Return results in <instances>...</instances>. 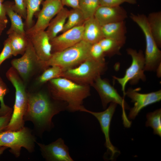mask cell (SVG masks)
<instances>
[{
  "instance_id": "obj_30",
  "label": "cell",
  "mask_w": 161,
  "mask_h": 161,
  "mask_svg": "<svg viewBox=\"0 0 161 161\" xmlns=\"http://www.w3.org/2000/svg\"><path fill=\"white\" fill-rule=\"evenodd\" d=\"M8 92L5 84L0 77V116H3L12 112V109L6 105L4 101V97Z\"/></svg>"
},
{
  "instance_id": "obj_32",
  "label": "cell",
  "mask_w": 161,
  "mask_h": 161,
  "mask_svg": "<svg viewBox=\"0 0 161 161\" xmlns=\"http://www.w3.org/2000/svg\"><path fill=\"white\" fill-rule=\"evenodd\" d=\"M12 55L10 39L8 37L4 42V47L0 53V66L5 60L10 58Z\"/></svg>"
},
{
  "instance_id": "obj_18",
  "label": "cell",
  "mask_w": 161,
  "mask_h": 161,
  "mask_svg": "<svg viewBox=\"0 0 161 161\" xmlns=\"http://www.w3.org/2000/svg\"><path fill=\"white\" fill-rule=\"evenodd\" d=\"M83 40L90 44L98 42L104 38L102 26L94 17L86 20L83 24Z\"/></svg>"
},
{
  "instance_id": "obj_34",
  "label": "cell",
  "mask_w": 161,
  "mask_h": 161,
  "mask_svg": "<svg viewBox=\"0 0 161 161\" xmlns=\"http://www.w3.org/2000/svg\"><path fill=\"white\" fill-rule=\"evenodd\" d=\"M100 6L114 7L120 6L124 3L134 4L137 0H99Z\"/></svg>"
},
{
  "instance_id": "obj_28",
  "label": "cell",
  "mask_w": 161,
  "mask_h": 161,
  "mask_svg": "<svg viewBox=\"0 0 161 161\" xmlns=\"http://www.w3.org/2000/svg\"><path fill=\"white\" fill-rule=\"evenodd\" d=\"M100 6L99 0H79V8L82 12L85 20L94 17Z\"/></svg>"
},
{
  "instance_id": "obj_9",
  "label": "cell",
  "mask_w": 161,
  "mask_h": 161,
  "mask_svg": "<svg viewBox=\"0 0 161 161\" xmlns=\"http://www.w3.org/2000/svg\"><path fill=\"white\" fill-rule=\"evenodd\" d=\"M128 55L132 59L130 66L126 70L125 74L122 78L112 76L114 79L116 80L121 86V89L124 96H125V88L128 83L131 85L137 84L140 80L145 81L146 80V76L144 74L145 58L143 51L131 48L126 49Z\"/></svg>"
},
{
  "instance_id": "obj_14",
  "label": "cell",
  "mask_w": 161,
  "mask_h": 161,
  "mask_svg": "<svg viewBox=\"0 0 161 161\" xmlns=\"http://www.w3.org/2000/svg\"><path fill=\"white\" fill-rule=\"evenodd\" d=\"M41 155L47 161H73L70 155L69 149L61 138L48 145L36 142Z\"/></svg>"
},
{
  "instance_id": "obj_17",
  "label": "cell",
  "mask_w": 161,
  "mask_h": 161,
  "mask_svg": "<svg viewBox=\"0 0 161 161\" xmlns=\"http://www.w3.org/2000/svg\"><path fill=\"white\" fill-rule=\"evenodd\" d=\"M28 38L39 60L43 63L49 60L52 55V45L46 31H40Z\"/></svg>"
},
{
  "instance_id": "obj_6",
  "label": "cell",
  "mask_w": 161,
  "mask_h": 161,
  "mask_svg": "<svg viewBox=\"0 0 161 161\" xmlns=\"http://www.w3.org/2000/svg\"><path fill=\"white\" fill-rule=\"evenodd\" d=\"M130 18L139 26L145 35L146 44L145 71H156L161 64V51L151 33L147 16L144 14L131 13Z\"/></svg>"
},
{
  "instance_id": "obj_16",
  "label": "cell",
  "mask_w": 161,
  "mask_h": 161,
  "mask_svg": "<svg viewBox=\"0 0 161 161\" xmlns=\"http://www.w3.org/2000/svg\"><path fill=\"white\" fill-rule=\"evenodd\" d=\"M94 17L102 26L108 24L125 21L128 15L126 10L120 6H100L96 11Z\"/></svg>"
},
{
  "instance_id": "obj_31",
  "label": "cell",
  "mask_w": 161,
  "mask_h": 161,
  "mask_svg": "<svg viewBox=\"0 0 161 161\" xmlns=\"http://www.w3.org/2000/svg\"><path fill=\"white\" fill-rule=\"evenodd\" d=\"M90 56L99 61H105V56L99 42L91 45L90 50Z\"/></svg>"
},
{
  "instance_id": "obj_8",
  "label": "cell",
  "mask_w": 161,
  "mask_h": 161,
  "mask_svg": "<svg viewBox=\"0 0 161 161\" xmlns=\"http://www.w3.org/2000/svg\"><path fill=\"white\" fill-rule=\"evenodd\" d=\"M98 93L100 98L103 108L105 109L108 104L114 103L120 105L122 109V117L124 126L129 128L131 123L127 117L125 110L130 109L129 105L121 97L109 81L106 78L103 79L101 76L98 77L91 85Z\"/></svg>"
},
{
  "instance_id": "obj_29",
  "label": "cell",
  "mask_w": 161,
  "mask_h": 161,
  "mask_svg": "<svg viewBox=\"0 0 161 161\" xmlns=\"http://www.w3.org/2000/svg\"><path fill=\"white\" fill-rule=\"evenodd\" d=\"M63 72L60 67L56 65L52 66L44 70L38 77V82L40 84H43L53 79L61 77Z\"/></svg>"
},
{
  "instance_id": "obj_2",
  "label": "cell",
  "mask_w": 161,
  "mask_h": 161,
  "mask_svg": "<svg viewBox=\"0 0 161 161\" xmlns=\"http://www.w3.org/2000/svg\"><path fill=\"white\" fill-rule=\"evenodd\" d=\"M49 93L55 99L66 103V110L79 111L83 100L90 95V86L80 84L68 79L59 77L49 80Z\"/></svg>"
},
{
  "instance_id": "obj_5",
  "label": "cell",
  "mask_w": 161,
  "mask_h": 161,
  "mask_svg": "<svg viewBox=\"0 0 161 161\" xmlns=\"http://www.w3.org/2000/svg\"><path fill=\"white\" fill-rule=\"evenodd\" d=\"M106 69V61H98L89 56L78 66L64 71L61 77L80 84L90 86Z\"/></svg>"
},
{
  "instance_id": "obj_26",
  "label": "cell",
  "mask_w": 161,
  "mask_h": 161,
  "mask_svg": "<svg viewBox=\"0 0 161 161\" xmlns=\"http://www.w3.org/2000/svg\"><path fill=\"white\" fill-rule=\"evenodd\" d=\"M146 127H150L154 134L161 137V109H159L148 113L146 115Z\"/></svg>"
},
{
  "instance_id": "obj_1",
  "label": "cell",
  "mask_w": 161,
  "mask_h": 161,
  "mask_svg": "<svg viewBox=\"0 0 161 161\" xmlns=\"http://www.w3.org/2000/svg\"><path fill=\"white\" fill-rule=\"evenodd\" d=\"M28 107L24 119L31 122L34 131L39 137L45 131L54 127L52 117L60 112L66 110L67 104L55 99L47 93L40 91L27 92Z\"/></svg>"
},
{
  "instance_id": "obj_7",
  "label": "cell",
  "mask_w": 161,
  "mask_h": 161,
  "mask_svg": "<svg viewBox=\"0 0 161 161\" xmlns=\"http://www.w3.org/2000/svg\"><path fill=\"white\" fill-rule=\"evenodd\" d=\"M36 140L31 129L24 127L16 131H3L0 132V146L10 148V151L16 157L20 155L21 148L23 147L29 152L35 150Z\"/></svg>"
},
{
  "instance_id": "obj_21",
  "label": "cell",
  "mask_w": 161,
  "mask_h": 161,
  "mask_svg": "<svg viewBox=\"0 0 161 161\" xmlns=\"http://www.w3.org/2000/svg\"><path fill=\"white\" fill-rule=\"evenodd\" d=\"M69 10L63 7L51 20L46 30L50 40L62 32L67 19Z\"/></svg>"
},
{
  "instance_id": "obj_22",
  "label": "cell",
  "mask_w": 161,
  "mask_h": 161,
  "mask_svg": "<svg viewBox=\"0 0 161 161\" xmlns=\"http://www.w3.org/2000/svg\"><path fill=\"white\" fill-rule=\"evenodd\" d=\"M147 18L151 33L160 48L161 47V12L150 13Z\"/></svg>"
},
{
  "instance_id": "obj_13",
  "label": "cell",
  "mask_w": 161,
  "mask_h": 161,
  "mask_svg": "<svg viewBox=\"0 0 161 161\" xmlns=\"http://www.w3.org/2000/svg\"><path fill=\"white\" fill-rule=\"evenodd\" d=\"M140 90V88L135 89L130 88L125 92V95L134 103V106L129 109L128 116L129 120L134 119L142 109L161 100V90L147 93L139 92Z\"/></svg>"
},
{
  "instance_id": "obj_23",
  "label": "cell",
  "mask_w": 161,
  "mask_h": 161,
  "mask_svg": "<svg viewBox=\"0 0 161 161\" xmlns=\"http://www.w3.org/2000/svg\"><path fill=\"white\" fill-rule=\"evenodd\" d=\"M13 55H23L27 47L29 38L26 35L13 33L8 35Z\"/></svg>"
},
{
  "instance_id": "obj_39",
  "label": "cell",
  "mask_w": 161,
  "mask_h": 161,
  "mask_svg": "<svg viewBox=\"0 0 161 161\" xmlns=\"http://www.w3.org/2000/svg\"><path fill=\"white\" fill-rule=\"evenodd\" d=\"M156 71L157 72V75L158 77H161V64L157 68Z\"/></svg>"
},
{
  "instance_id": "obj_37",
  "label": "cell",
  "mask_w": 161,
  "mask_h": 161,
  "mask_svg": "<svg viewBox=\"0 0 161 161\" xmlns=\"http://www.w3.org/2000/svg\"><path fill=\"white\" fill-rule=\"evenodd\" d=\"M2 2L1 0H0V22L7 24L8 20L4 5Z\"/></svg>"
},
{
  "instance_id": "obj_33",
  "label": "cell",
  "mask_w": 161,
  "mask_h": 161,
  "mask_svg": "<svg viewBox=\"0 0 161 161\" xmlns=\"http://www.w3.org/2000/svg\"><path fill=\"white\" fill-rule=\"evenodd\" d=\"M13 8L15 12L25 20L27 18V10L24 0H14Z\"/></svg>"
},
{
  "instance_id": "obj_35",
  "label": "cell",
  "mask_w": 161,
  "mask_h": 161,
  "mask_svg": "<svg viewBox=\"0 0 161 161\" xmlns=\"http://www.w3.org/2000/svg\"><path fill=\"white\" fill-rule=\"evenodd\" d=\"M12 112L5 115L0 116V132L3 131L8 124L11 117Z\"/></svg>"
},
{
  "instance_id": "obj_24",
  "label": "cell",
  "mask_w": 161,
  "mask_h": 161,
  "mask_svg": "<svg viewBox=\"0 0 161 161\" xmlns=\"http://www.w3.org/2000/svg\"><path fill=\"white\" fill-rule=\"evenodd\" d=\"M106 56L112 57L120 55V49L124 45L123 43L115 40L104 38L99 42Z\"/></svg>"
},
{
  "instance_id": "obj_36",
  "label": "cell",
  "mask_w": 161,
  "mask_h": 161,
  "mask_svg": "<svg viewBox=\"0 0 161 161\" xmlns=\"http://www.w3.org/2000/svg\"><path fill=\"white\" fill-rule=\"evenodd\" d=\"M64 6H66L72 9L79 8V0H61Z\"/></svg>"
},
{
  "instance_id": "obj_15",
  "label": "cell",
  "mask_w": 161,
  "mask_h": 161,
  "mask_svg": "<svg viewBox=\"0 0 161 161\" xmlns=\"http://www.w3.org/2000/svg\"><path fill=\"white\" fill-rule=\"evenodd\" d=\"M83 25L66 30L50 40L52 53L71 47L83 40Z\"/></svg>"
},
{
  "instance_id": "obj_27",
  "label": "cell",
  "mask_w": 161,
  "mask_h": 161,
  "mask_svg": "<svg viewBox=\"0 0 161 161\" xmlns=\"http://www.w3.org/2000/svg\"><path fill=\"white\" fill-rule=\"evenodd\" d=\"M43 0H24L27 10L25 24L27 30L33 25L34 14L40 11V4Z\"/></svg>"
},
{
  "instance_id": "obj_25",
  "label": "cell",
  "mask_w": 161,
  "mask_h": 161,
  "mask_svg": "<svg viewBox=\"0 0 161 161\" xmlns=\"http://www.w3.org/2000/svg\"><path fill=\"white\" fill-rule=\"evenodd\" d=\"M67 20L62 32L83 25L86 20L79 8L72 9L69 10Z\"/></svg>"
},
{
  "instance_id": "obj_3",
  "label": "cell",
  "mask_w": 161,
  "mask_h": 161,
  "mask_svg": "<svg viewBox=\"0 0 161 161\" xmlns=\"http://www.w3.org/2000/svg\"><path fill=\"white\" fill-rule=\"evenodd\" d=\"M6 76L15 89V99L11 118L3 131H16L24 127V118L28 107L27 92L23 80L13 67L7 71Z\"/></svg>"
},
{
  "instance_id": "obj_38",
  "label": "cell",
  "mask_w": 161,
  "mask_h": 161,
  "mask_svg": "<svg viewBox=\"0 0 161 161\" xmlns=\"http://www.w3.org/2000/svg\"><path fill=\"white\" fill-rule=\"evenodd\" d=\"M7 24L0 22V36L1 35L3 31L6 28Z\"/></svg>"
},
{
  "instance_id": "obj_19",
  "label": "cell",
  "mask_w": 161,
  "mask_h": 161,
  "mask_svg": "<svg viewBox=\"0 0 161 161\" xmlns=\"http://www.w3.org/2000/svg\"><path fill=\"white\" fill-rule=\"evenodd\" d=\"M102 29L104 38H110L125 44L127 30L125 21L104 25L102 26Z\"/></svg>"
},
{
  "instance_id": "obj_11",
  "label": "cell",
  "mask_w": 161,
  "mask_h": 161,
  "mask_svg": "<svg viewBox=\"0 0 161 161\" xmlns=\"http://www.w3.org/2000/svg\"><path fill=\"white\" fill-rule=\"evenodd\" d=\"M117 104L111 103L109 107L101 112H96L89 110L83 106L79 111L87 112L92 114L98 121L102 131L104 134L105 142V145L107 149L105 155H109V160H113L120 151L112 143L110 138L109 132L111 121L114 113Z\"/></svg>"
},
{
  "instance_id": "obj_10",
  "label": "cell",
  "mask_w": 161,
  "mask_h": 161,
  "mask_svg": "<svg viewBox=\"0 0 161 161\" xmlns=\"http://www.w3.org/2000/svg\"><path fill=\"white\" fill-rule=\"evenodd\" d=\"M42 62L37 56L29 39L27 49L20 58L12 60L11 63L23 80H27L38 68L43 69Z\"/></svg>"
},
{
  "instance_id": "obj_4",
  "label": "cell",
  "mask_w": 161,
  "mask_h": 161,
  "mask_svg": "<svg viewBox=\"0 0 161 161\" xmlns=\"http://www.w3.org/2000/svg\"><path fill=\"white\" fill-rule=\"evenodd\" d=\"M91 45L82 40L64 50L52 53L49 59L43 63V69L56 65L64 71L78 66L90 56Z\"/></svg>"
},
{
  "instance_id": "obj_40",
  "label": "cell",
  "mask_w": 161,
  "mask_h": 161,
  "mask_svg": "<svg viewBox=\"0 0 161 161\" xmlns=\"http://www.w3.org/2000/svg\"><path fill=\"white\" fill-rule=\"evenodd\" d=\"M7 148V147L4 146H0V156L3 153L4 151Z\"/></svg>"
},
{
  "instance_id": "obj_20",
  "label": "cell",
  "mask_w": 161,
  "mask_h": 161,
  "mask_svg": "<svg viewBox=\"0 0 161 161\" xmlns=\"http://www.w3.org/2000/svg\"><path fill=\"white\" fill-rule=\"evenodd\" d=\"M13 4L12 2L9 1L5 2L3 4L6 14L9 17L11 22L10 26L7 31V34L8 35L15 32L26 35L22 17L13 10Z\"/></svg>"
},
{
  "instance_id": "obj_41",
  "label": "cell",
  "mask_w": 161,
  "mask_h": 161,
  "mask_svg": "<svg viewBox=\"0 0 161 161\" xmlns=\"http://www.w3.org/2000/svg\"><path fill=\"white\" fill-rule=\"evenodd\" d=\"M1 0V1H2V2H3V1H4V0Z\"/></svg>"
},
{
  "instance_id": "obj_12",
  "label": "cell",
  "mask_w": 161,
  "mask_h": 161,
  "mask_svg": "<svg viewBox=\"0 0 161 161\" xmlns=\"http://www.w3.org/2000/svg\"><path fill=\"white\" fill-rule=\"evenodd\" d=\"M64 7L61 0H45L43 1L36 23L26 31L27 36L45 30L51 20Z\"/></svg>"
}]
</instances>
